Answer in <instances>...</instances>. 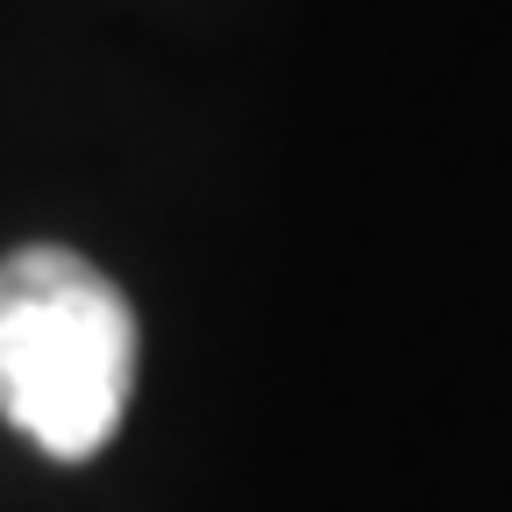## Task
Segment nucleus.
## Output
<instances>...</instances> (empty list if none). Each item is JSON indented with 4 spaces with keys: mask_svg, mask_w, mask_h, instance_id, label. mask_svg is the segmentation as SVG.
I'll return each mask as SVG.
<instances>
[{
    "mask_svg": "<svg viewBox=\"0 0 512 512\" xmlns=\"http://www.w3.org/2000/svg\"><path fill=\"white\" fill-rule=\"evenodd\" d=\"M136 392V313L72 249L0 264V413L43 456L86 463L114 441Z\"/></svg>",
    "mask_w": 512,
    "mask_h": 512,
    "instance_id": "obj_1",
    "label": "nucleus"
}]
</instances>
